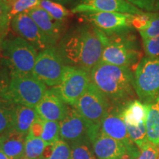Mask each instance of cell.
I'll return each instance as SVG.
<instances>
[{"instance_id":"6da1fadb","label":"cell","mask_w":159,"mask_h":159,"mask_svg":"<svg viewBox=\"0 0 159 159\" xmlns=\"http://www.w3.org/2000/svg\"><path fill=\"white\" fill-rule=\"evenodd\" d=\"M107 35L89 24L80 25L63 35L57 49L67 66L91 72L100 61Z\"/></svg>"},{"instance_id":"7a4b0ae2","label":"cell","mask_w":159,"mask_h":159,"mask_svg":"<svg viewBox=\"0 0 159 159\" xmlns=\"http://www.w3.org/2000/svg\"><path fill=\"white\" fill-rule=\"evenodd\" d=\"M91 80L106 96L111 105H123L134 96V73L127 67L99 61L91 69Z\"/></svg>"},{"instance_id":"3957f363","label":"cell","mask_w":159,"mask_h":159,"mask_svg":"<svg viewBox=\"0 0 159 159\" xmlns=\"http://www.w3.org/2000/svg\"><path fill=\"white\" fill-rule=\"evenodd\" d=\"M1 63L11 75H32L38 56L37 50L21 37L6 38L1 43Z\"/></svg>"},{"instance_id":"277c9868","label":"cell","mask_w":159,"mask_h":159,"mask_svg":"<svg viewBox=\"0 0 159 159\" xmlns=\"http://www.w3.org/2000/svg\"><path fill=\"white\" fill-rule=\"evenodd\" d=\"M136 39L129 33L107 35L100 61L118 66L136 69L141 61Z\"/></svg>"},{"instance_id":"5b68a950","label":"cell","mask_w":159,"mask_h":159,"mask_svg":"<svg viewBox=\"0 0 159 159\" xmlns=\"http://www.w3.org/2000/svg\"><path fill=\"white\" fill-rule=\"evenodd\" d=\"M47 90V85L33 75H13L3 98L14 105L35 108Z\"/></svg>"},{"instance_id":"8992f818","label":"cell","mask_w":159,"mask_h":159,"mask_svg":"<svg viewBox=\"0 0 159 159\" xmlns=\"http://www.w3.org/2000/svg\"><path fill=\"white\" fill-rule=\"evenodd\" d=\"M111 106V103L106 96L91 82L74 107L89 123L92 130L98 134L103 119Z\"/></svg>"},{"instance_id":"52a82bcc","label":"cell","mask_w":159,"mask_h":159,"mask_svg":"<svg viewBox=\"0 0 159 159\" xmlns=\"http://www.w3.org/2000/svg\"><path fill=\"white\" fill-rule=\"evenodd\" d=\"M134 73L135 92L140 101L152 102L159 97V59L143 57Z\"/></svg>"},{"instance_id":"ba28073f","label":"cell","mask_w":159,"mask_h":159,"mask_svg":"<svg viewBox=\"0 0 159 159\" xmlns=\"http://www.w3.org/2000/svg\"><path fill=\"white\" fill-rule=\"evenodd\" d=\"M67 65L56 47H50L38 54L32 75L46 85L55 87L63 78Z\"/></svg>"},{"instance_id":"9c48e42d","label":"cell","mask_w":159,"mask_h":159,"mask_svg":"<svg viewBox=\"0 0 159 159\" xmlns=\"http://www.w3.org/2000/svg\"><path fill=\"white\" fill-rule=\"evenodd\" d=\"M91 82L89 71L67 66L60 84L52 88L66 104L74 107Z\"/></svg>"},{"instance_id":"30bf717a","label":"cell","mask_w":159,"mask_h":159,"mask_svg":"<svg viewBox=\"0 0 159 159\" xmlns=\"http://www.w3.org/2000/svg\"><path fill=\"white\" fill-rule=\"evenodd\" d=\"M97 134L73 106H68L66 114L60 122V138L70 145L76 143H90Z\"/></svg>"},{"instance_id":"8fae6325","label":"cell","mask_w":159,"mask_h":159,"mask_svg":"<svg viewBox=\"0 0 159 159\" xmlns=\"http://www.w3.org/2000/svg\"><path fill=\"white\" fill-rule=\"evenodd\" d=\"M81 17L99 29L105 35L129 33L133 29L132 21L134 15L116 12H95L80 14Z\"/></svg>"},{"instance_id":"7c38bea8","label":"cell","mask_w":159,"mask_h":159,"mask_svg":"<svg viewBox=\"0 0 159 159\" xmlns=\"http://www.w3.org/2000/svg\"><path fill=\"white\" fill-rule=\"evenodd\" d=\"M122 106L111 105L108 112L103 119L100 130L106 136L122 143L130 152L133 158L136 159L140 155L141 150L131 139L126 125L121 116Z\"/></svg>"},{"instance_id":"4fadbf2b","label":"cell","mask_w":159,"mask_h":159,"mask_svg":"<svg viewBox=\"0 0 159 159\" xmlns=\"http://www.w3.org/2000/svg\"><path fill=\"white\" fill-rule=\"evenodd\" d=\"M11 25L12 30L18 36L25 39L37 51L42 52L50 47L39 26L27 12L13 17Z\"/></svg>"},{"instance_id":"5bb4252c","label":"cell","mask_w":159,"mask_h":159,"mask_svg":"<svg viewBox=\"0 0 159 159\" xmlns=\"http://www.w3.org/2000/svg\"><path fill=\"white\" fill-rule=\"evenodd\" d=\"M95 12H116L132 15L144 13L127 0H79L71 10L72 13L80 14Z\"/></svg>"},{"instance_id":"9a60e30c","label":"cell","mask_w":159,"mask_h":159,"mask_svg":"<svg viewBox=\"0 0 159 159\" xmlns=\"http://www.w3.org/2000/svg\"><path fill=\"white\" fill-rule=\"evenodd\" d=\"M35 108L39 116L43 120L60 122L66 114L68 105L51 88L47 89Z\"/></svg>"},{"instance_id":"2e32d148","label":"cell","mask_w":159,"mask_h":159,"mask_svg":"<svg viewBox=\"0 0 159 159\" xmlns=\"http://www.w3.org/2000/svg\"><path fill=\"white\" fill-rule=\"evenodd\" d=\"M27 13L39 26L50 47H55L63 36V24L52 18L40 6L30 10Z\"/></svg>"},{"instance_id":"e0dca14e","label":"cell","mask_w":159,"mask_h":159,"mask_svg":"<svg viewBox=\"0 0 159 159\" xmlns=\"http://www.w3.org/2000/svg\"><path fill=\"white\" fill-rule=\"evenodd\" d=\"M92 146L98 159H134L122 143L106 136L101 130L93 142Z\"/></svg>"},{"instance_id":"ac0fdd59","label":"cell","mask_w":159,"mask_h":159,"mask_svg":"<svg viewBox=\"0 0 159 159\" xmlns=\"http://www.w3.org/2000/svg\"><path fill=\"white\" fill-rule=\"evenodd\" d=\"M27 136L12 129L0 136V148L10 159H21L25 152Z\"/></svg>"},{"instance_id":"d6986e66","label":"cell","mask_w":159,"mask_h":159,"mask_svg":"<svg viewBox=\"0 0 159 159\" xmlns=\"http://www.w3.org/2000/svg\"><path fill=\"white\" fill-rule=\"evenodd\" d=\"M148 109L149 104L134 99L122 105L121 116L126 125H138L146 122Z\"/></svg>"},{"instance_id":"ffe728a7","label":"cell","mask_w":159,"mask_h":159,"mask_svg":"<svg viewBox=\"0 0 159 159\" xmlns=\"http://www.w3.org/2000/svg\"><path fill=\"white\" fill-rule=\"evenodd\" d=\"M39 117L35 108L15 105L13 113V129L21 134L27 135L32 124Z\"/></svg>"},{"instance_id":"44dd1931","label":"cell","mask_w":159,"mask_h":159,"mask_svg":"<svg viewBox=\"0 0 159 159\" xmlns=\"http://www.w3.org/2000/svg\"><path fill=\"white\" fill-rule=\"evenodd\" d=\"M145 125L149 142L158 147L159 144V97L149 104Z\"/></svg>"},{"instance_id":"7402d4cb","label":"cell","mask_w":159,"mask_h":159,"mask_svg":"<svg viewBox=\"0 0 159 159\" xmlns=\"http://www.w3.org/2000/svg\"><path fill=\"white\" fill-rule=\"evenodd\" d=\"M15 105L0 97V136L13 129Z\"/></svg>"},{"instance_id":"603a6c76","label":"cell","mask_w":159,"mask_h":159,"mask_svg":"<svg viewBox=\"0 0 159 159\" xmlns=\"http://www.w3.org/2000/svg\"><path fill=\"white\" fill-rule=\"evenodd\" d=\"M40 7L47 11L52 18L62 24L64 23L71 15L70 12L62 4L52 0H41Z\"/></svg>"},{"instance_id":"cb8c5ba5","label":"cell","mask_w":159,"mask_h":159,"mask_svg":"<svg viewBox=\"0 0 159 159\" xmlns=\"http://www.w3.org/2000/svg\"><path fill=\"white\" fill-rule=\"evenodd\" d=\"M47 144L41 138H36L27 135L26 138L25 152L22 158L29 159H41Z\"/></svg>"},{"instance_id":"d4e9b609","label":"cell","mask_w":159,"mask_h":159,"mask_svg":"<svg viewBox=\"0 0 159 159\" xmlns=\"http://www.w3.org/2000/svg\"><path fill=\"white\" fill-rule=\"evenodd\" d=\"M142 39L159 36V14L156 13H148L145 25L139 30Z\"/></svg>"},{"instance_id":"484cf974","label":"cell","mask_w":159,"mask_h":159,"mask_svg":"<svg viewBox=\"0 0 159 159\" xmlns=\"http://www.w3.org/2000/svg\"><path fill=\"white\" fill-rule=\"evenodd\" d=\"M10 2L0 0V43L7 36L9 32L11 17L10 15Z\"/></svg>"},{"instance_id":"4316f807","label":"cell","mask_w":159,"mask_h":159,"mask_svg":"<svg viewBox=\"0 0 159 159\" xmlns=\"http://www.w3.org/2000/svg\"><path fill=\"white\" fill-rule=\"evenodd\" d=\"M126 127L131 139L141 150L149 142L145 122L138 125H126Z\"/></svg>"},{"instance_id":"83f0119b","label":"cell","mask_w":159,"mask_h":159,"mask_svg":"<svg viewBox=\"0 0 159 159\" xmlns=\"http://www.w3.org/2000/svg\"><path fill=\"white\" fill-rule=\"evenodd\" d=\"M41 139L47 144H52L60 139V122L44 121Z\"/></svg>"},{"instance_id":"f1b7e54d","label":"cell","mask_w":159,"mask_h":159,"mask_svg":"<svg viewBox=\"0 0 159 159\" xmlns=\"http://www.w3.org/2000/svg\"><path fill=\"white\" fill-rule=\"evenodd\" d=\"M41 0H15L10 2V15L11 19L21 13L39 7Z\"/></svg>"},{"instance_id":"f546056e","label":"cell","mask_w":159,"mask_h":159,"mask_svg":"<svg viewBox=\"0 0 159 159\" xmlns=\"http://www.w3.org/2000/svg\"><path fill=\"white\" fill-rule=\"evenodd\" d=\"M90 143H76L71 145L70 159H96Z\"/></svg>"},{"instance_id":"4dcf8cb0","label":"cell","mask_w":159,"mask_h":159,"mask_svg":"<svg viewBox=\"0 0 159 159\" xmlns=\"http://www.w3.org/2000/svg\"><path fill=\"white\" fill-rule=\"evenodd\" d=\"M71 147L68 143L60 138L54 143L52 153L47 159H70Z\"/></svg>"},{"instance_id":"1f68e13d","label":"cell","mask_w":159,"mask_h":159,"mask_svg":"<svg viewBox=\"0 0 159 159\" xmlns=\"http://www.w3.org/2000/svg\"><path fill=\"white\" fill-rule=\"evenodd\" d=\"M142 42L147 57L159 59V36L142 39Z\"/></svg>"},{"instance_id":"d6a6232c","label":"cell","mask_w":159,"mask_h":159,"mask_svg":"<svg viewBox=\"0 0 159 159\" xmlns=\"http://www.w3.org/2000/svg\"><path fill=\"white\" fill-rule=\"evenodd\" d=\"M11 75L9 69L0 63V97L3 98L8 89Z\"/></svg>"},{"instance_id":"836d02e7","label":"cell","mask_w":159,"mask_h":159,"mask_svg":"<svg viewBox=\"0 0 159 159\" xmlns=\"http://www.w3.org/2000/svg\"><path fill=\"white\" fill-rule=\"evenodd\" d=\"M128 2L142 11H146L147 13L156 11L158 7L157 0H127Z\"/></svg>"},{"instance_id":"e575fe53","label":"cell","mask_w":159,"mask_h":159,"mask_svg":"<svg viewBox=\"0 0 159 159\" xmlns=\"http://www.w3.org/2000/svg\"><path fill=\"white\" fill-rule=\"evenodd\" d=\"M136 159H159L158 147L149 142L141 149L140 155Z\"/></svg>"},{"instance_id":"d590c367","label":"cell","mask_w":159,"mask_h":159,"mask_svg":"<svg viewBox=\"0 0 159 159\" xmlns=\"http://www.w3.org/2000/svg\"><path fill=\"white\" fill-rule=\"evenodd\" d=\"M43 122H44V120L40 118L39 116L38 117L35 122L32 124L27 135L36 137V138H41L43 130Z\"/></svg>"},{"instance_id":"8d00e7d4","label":"cell","mask_w":159,"mask_h":159,"mask_svg":"<svg viewBox=\"0 0 159 159\" xmlns=\"http://www.w3.org/2000/svg\"><path fill=\"white\" fill-rule=\"evenodd\" d=\"M52 1L56 2H58L60 4H68V3H71L72 2L76 1V0H52Z\"/></svg>"},{"instance_id":"74e56055","label":"cell","mask_w":159,"mask_h":159,"mask_svg":"<svg viewBox=\"0 0 159 159\" xmlns=\"http://www.w3.org/2000/svg\"><path fill=\"white\" fill-rule=\"evenodd\" d=\"M0 159H10L5 154V152L2 150L1 148H0Z\"/></svg>"},{"instance_id":"f35d334b","label":"cell","mask_w":159,"mask_h":159,"mask_svg":"<svg viewBox=\"0 0 159 159\" xmlns=\"http://www.w3.org/2000/svg\"><path fill=\"white\" fill-rule=\"evenodd\" d=\"M1 58H2V53H1V43H0V63H1Z\"/></svg>"},{"instance_id":"ab89813d","label":"cell","mask_w":159,"mask_h":159,"mask_svg":"<svg viewBox=\"0 0 159 159\" xmlns=\"http://www.w3.org/2000/svg\"><path fill=\"white\" fill-rule=\"evenodd\" d=\"M8 2H13V1H15V0H7Z\"/></svg>"},{"instance_id":"60d3db41","label":"cell","mask_w":159,"mask_h":159,"mask_svg":"<svg viewBox=\"0 0 159 159\" xmlns=\"http://www.w3.org/2000/svg\"><path fill=\"white\" fill-rule=\"evenodd\" d=\"M21 159H29V158H21Z\"/></svg>"},{"instance_id":"b9f144b4","label":"cell","mask_w":159,"mask_h":159,"mask_svg":"<svg viewBox=\"0 0 159 159\" xmlns=\"http://www.w3.org/2000/svg\"><path fill=\"white\" fill-rule=\"evenodd\" d=\"M158 150H159V144H158Z\"/></svg>"}]
</instances>
